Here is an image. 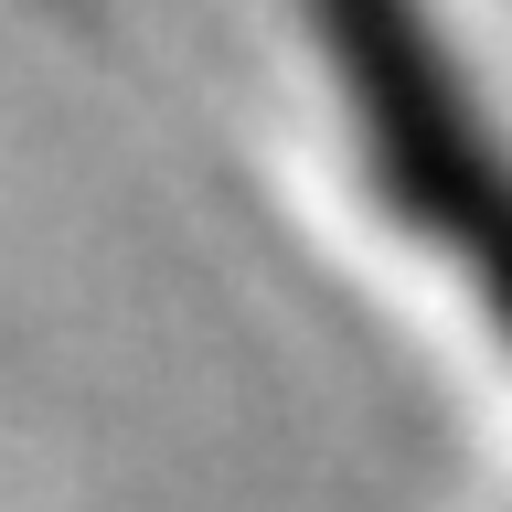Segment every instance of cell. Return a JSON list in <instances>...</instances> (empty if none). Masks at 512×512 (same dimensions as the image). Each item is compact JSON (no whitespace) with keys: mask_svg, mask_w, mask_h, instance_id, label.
Returning a JSON list of instances; mask_svg holds the SVG:
<instances>
[{"mask_svg":"<svg viewBox=\"0 0 512 512\" xmlns=\"http://www.w3.org/2000/svg\"><path fill=\"white\" fill-rule=\"evenodd\" d=\"M310 22L331 32V54H342V86H352V107H363V139H374L395 203H406L427 235L459 246V267L480 278V299H491L502 331H512V171L491 160L480 118L459 107L427 22H416L406 0H310Z\"/></svg>","mask_w":512,"mask_h":512,"instance_id":"cell-1","label":"cell"}]
</instances>
